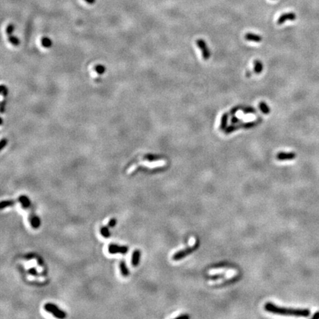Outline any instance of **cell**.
<instances>
[{"label": "cell", "mask_w": 319, "mask_h": 319, "mask_svg": "<svg viewBox=\"0 0 319 319\" xmlns=\"http://www.w3.org/2000/svg\"><path fill=\"white\" fill-rule=\"evenodd\" d=\"M265 310L269 312L274 314L283 315V316H293L298 317H308L310 315V311L307 309H293V308H285L275 305L274 304L268 303L265 304Z\"/></svg>", "instance_id": "obj_1"}, {"label": "cell", "mask_w": 319, "mask_h": 319, "mask_svg": "<svg viewBox=\"0 0 319 319\" xmlns=\"http://www.w3.org/2000/svg\"><path fill=\"white\" fill-rule=\"evenodd\" d=\"M199 244L198 242H195L194 243L191 244L190 246H188V248H186L184 250H180L178 252H177L173 255L172 259L174 261H180L182 259H184L185 257H186L188 255L191 254L192 252H194L195 250H197V248H198Z\"/></svg>", "instance_id": "obj_2"}, {"label": "cell", "mask_w": 319, "mask_h": 319, "mask_svg": "<svg viewBox=\"0 0 319 319\" xmlns=\"http://www.w3.org/2000/svg\"><path fill=\"white\" fill-rule=\"evenodd\" d=\"M44 310H46L47 312H50L53 316H54L55 318H64L66 316H67V314L64 311L61 310V309L58 307V306L55 305L54 304L51 303H47L44 306Z\"/></svg>", "instance_id": "obj_3"}, {"label": "cell", "mask_w": 319, "mask_h": 319, "mask_svg": "<svg viewBox=\"0 0 319 319\" xmlns=\"http://www.w3.org/2000/svg\"><path fill=\"white\" fill-rule=\"evenodd\" d=\"M196 43L199 50L202 51V54H203V57L204 60H208L210 56H211V53H210L208 47V45L205 41L201 39H199L197 40Z\"/></svg>", "instance_id": "obj_4"}, {"label": "cell", "mask_w": 319, "mask_h": 319, "mask_svg": "<svg viewBox=\"0 0 319 319\" xmlns=\"http://www.w3.org/2000/svg\"><path fill=\"white\" fill-rule=\"evenodd\" d=\"M108 250L109 253L111 254H118V253L122 254H126L128 252L129 248L127 246H120L115 244H110V245H109Z\"/></svg>", "instance_id": "obj_5"}, {"label": "cell", "mask_w": 319, "mask_h": 319, "mask_svg": "<svg viewBox=\"0 0 319 319\" xmlns=\"http://www.w3.org/2000/svg\"><path fill=\"white\" fill-rule=\"evenodd\" d=\"M296 18V15L293 12H289V13H285L281 14L279 16L277 20L278 24H282L287 21H294Z\"/></svg>", "instance_id": "obj_6"}, {"label": "cell", "mask_w": 319, "mask_h": 319, "mask_svg": "<svg viewBox=\"0 0 319 319\" xmlns=\"http://www.w3.org/2000/svg\"><path fill=\"white\" fill-rule=\"evenodd\" d=\"M296 157V154L294 152H279L276 155L277 160L280 161L283 160H292Z\"/></svg>", "instance_id": "obj_7"}, {"label": "cell", "mask_w": 319, "mask_h": 319, "mask_svg": "<svg viewBox=\"0 0 319 319\" xmlns=\"http://www.w3.org/2000/svg\"><path fill=\"white\" fill-rule=\"evenodd\" d=\"M244 39H245L247 41H250V42L256 43L261 42L262 40V36H259V35L253 33H247L244 35Z\"/></svg>", "instance_id": "obj_8"}, {"label": "cell", "mask_w": 319, "mask_h": 319, "mask_svg": "<svg viewBox=\"0 0 319 319\" xmlns=\"http://www.w3.org/2000/svg\"><path fill=\"white\" fill-rule=\"evenodd\" d=\"M17 200L18 203L21 204L22 208L24 209L29 208L30 207V205H31L30 199H29L27 196H25V195H21V196H19Z\"/></svg>", "instance_id": "obj_9"}, {"label": "cell", "mask_w": 319, "mask_h": 319, "mask_svg": "<svg viewBox=\"0 0 319 319\" xmlns=\"http://www.w3.org/2000/svg\"><path fill=\"white\" fill-rule=\"evenodd\" d=\"M7 30L8 35L9 36V41L12 43V44H13V45L18 44V40L16 38V37L13 36V35H12V33H13V32L14 30V26L13 25V24H10V25H8L7 28V30Z\"/></svg>", "instance_id": "obj_10"}, {"label": "cell", "mask_w": 319, "mask_h": 319, "mask_svg": "<svg viewBox=\"0 0 319 319\" xmlns=\"http://www.w3.org/2000/svg\"><path fill=\"white\" fill-rule=\"evenodd\" d=\"M29 221L30 222V225H31L32 228H33L34 229H37V228L40 227L41 220L38 216L32 214L30 216V217H29Z\"/></svg>", "instance_id": "obj_11"}, {"label": "cell", "mask_w": 319, "mask_h": 319, "mask_svg": "<svg viewBox=\"0 0 319 319\" xmlns=\"http://www.w3.org/2000/svg\"><path fill=\"white\" fill-rule=\"evenodd\" d=\"M141 254V250H137V249L133 252L132 256H131V264H132L133 267H137L139 265Z\"/></svg>", "instance_id": "obj_12"}, {"label": "cell", "mask_w": 319, "mask_h": 319, "mask_svg": "<svg viewBox=\"0 0 319 319\" xmlns=\"http://www.w3.org/2000/svg\"><path fill=\"white\" fill-rule=\"evenodd\" d=\"M119 266H120L121 272V274H122L123 276H124V277L128 276L129 274V271L128 267H127V266H126V262L124 260H123V259H122V260H121L120 262Z\"/></svg>", "instance_id": "obj_13"}, {"label": "cell", "mask_w": 319, "mask_h": 319, "mask_svg": "<svg viewBox=\"0 0 319 319\" xmlns=\"http://www.w3.org/2000/svg\"><path fill=\"white\" fill-rule=\"evenodd\" d=\"M254 73L256 74H260L262 72L263 69V64L262 61L259 60H256L254 61Z\"/></svg>", "instance_id": "obj_14"}, {"label": "cell", "mask_w": 319, "mask_h": 319, "mask_svg": "<svg viewBox=\"0 0 319 319\" xmlns=\"http://www.w3.org/2000/svg\"><path fill=\"white\" fill-rule=\"evenodd\" d=\"M259 109H260V110L262 111V112L263 113V114H265V115H268L270 112V110L268 105H267L266 103L264 101H262V102L259 103Z\"/></svg>", "instance_id": "obj_15"}, {"label": "cell", "mask_w": 319, "mask_h": 319, "mask_svg": "<svg viewBox=\"0 0 319 319\" xmlns=\"http://www.w3.org/2000/svg\"><path fill=\"white\" fill-rule=\"evenodd\" d=\"M16 202H18V200L17 201H15V200H3V201H2L1 203H0V208L4 209L7 207H10V206H11V205H13L16 203Z\"/></svg>", "instance_id": "obj_16"}, {"label": "cell", "mask_w": 319, "mask_h": 319, "mask_svg": "<svg viewBox=\"0 0 319 319\" xmlns=\"http://www.w3.org/2000/svg\"><path fill=\"white\" fill-rule=\"evenodd\" d=\"M100 234L103 236V237L106 238V239H108L110 237V230H109V226L108 227H106V226H104V227H101L100 228Z\"/></svg>", "instance_id": "obj_17"}, {"label": "cell", "mask_w": 319, "mask_h": 319, "mask_svg": "<svg viewBox=\"0 0 319 319\" xmlns=\"http://www.w3.org/2000/svg\"><path fill=\"white\" fill-rule=\"evenodd\" d=\"M227 122H228V115L224 114L222 115V119H221V126H220V128L224 129L227 126Z\"/></svg>", "instance_id": "obj_18"}, {"label": "cell", "mask_w": 319, "mask_h": 319, "mask_svg": "<svg viewBox=\"0 0 319 319\" xmlns=\"http://www.w3.org/2000/svg\"><path fill=\"white\" fill-rule=\"evenodd\" d=\"M51 41L48 38H44L42 40V45L43 47H49L51 45Z\"/></svg>", "instance_id": "obj_19"}, {"label": "cell", "mask_w": 319, "mask_h": 319, "mask_svg": "<svg viewBox=\"0 0 319 319\" xmlns=\"http://www.w3.org/2000/svg\"><path fill=\"white\" fill-rule=\"evenodd\" d=\"M145 159L147 160H149L150 162L152 161H157V160H159V157H157V156L154 155H147L145 157Z\"/></svg>", "instance_id": "obj_20"}, {"label": "cell", "mask_w": 319, "mask_h": 319, "mask_svg": "<svg viewBox=\"0 0 319 319\" xmlns=\"http://www.w3.org/2000/svg\"><path fill=\"white\" fill-rule=\"evenodd\" d=\"M116 223H117V220L115 218H112L110 221H109V223H108V226L110 228H114L115 225H116Z\"/></svg>", "instance_id": "obj_21"}, {"label": "cell", "mask_w": 319, "mask_h": 319, "mask_svg": "<svg viewBox=\"0 0 319 319\" xmlns=\"http://www.w3.org/2000/svg\"><path fill=\"white\" fill-rule=\"evenodd\" d=\"M28 273H30V275H38L37 270L35 268H33V267L28 270Z\"/></svg>", "instance_id": "obj_22"}, {"label": "cell", "mask_w": 319, "mask_h": 319, "mask_svg": "<svg viewBox=\"0 0 319 319\" xmlns=\"http://www.w3.org/2000/svg\"><path fill=\"white\" fill-rule=\"evenodd\" d=\"M84 1H85L86 3L90 4V5H92V4H94L95 3L96 0H84Z\"/></svg>", "instance_id": "obj_23"}, {"label": "cell", "mask_w": 319, "mask_h": 319, "mask_svg": "<svg viewBox=\"0 0 319 319\" xmlns=\"http://www.w3.org/2000/svg\"><path fill=\"white\" fill-rule=\"evenodd\" d=\"M313 319H319V312H316L313 316H312Z\"/></svg>", "instance_id": "obj_24"}]
</instances>
